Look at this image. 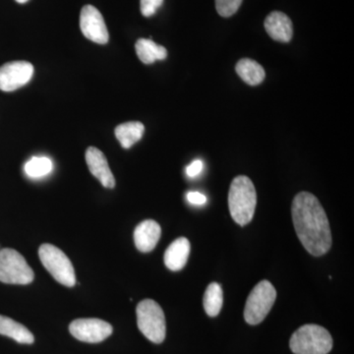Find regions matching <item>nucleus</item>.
<instances>
[{"instance_id":"nucleus-5","label":"nucleus","mask_w":354,"mask_h":354,"mask_svg":"<svg viewBox=\"0 0 354 354\" xmlns=\"http://www.w3.org/2000/svg\"><path fill=\"white\" fill-rule=\"evenodd\" d=\"M277 290L269 281L256 285L247 298L244 319L249 325H259L265 320L276 301Z\"/></svg>"},{"instance_id":"nucleus-12","label":"nucleus","mask_w":354,"mask_h":354,"mask_svg":"<svg viewBox=\"0 0 354 354\" xmlns=\"http://www.w3.org/2000/svg\"><path fill=\"white\" fill-rule=\"evenodd\" d=\"M162 235V228L156 221L146 220L140 223L134 230V242L141 252L148 253L155 249Z\"/></svg>"},{"instance_id":"nucleus-21","label":"nucleus","mask_w":354,"mask_h":354,"mask_svg":"<svg viewBox=\"0 0 354 354\" xmlns=\"http://www.w3.org/2000/svg\"><path fill=\"white\" fill-rule=\"evenodd\" d=\"M243 0H216V9L221 17L228 18L239 11Z\"/></svg>"},{"instance_id":"nucleus-3","label":"nucleus","mask_w":354,"mask_h":354,"mask_svg":"<svg viewBox=\"0 0 354 354\" xmlns=\"http://www.w3.org/2000/svg\"><path fill=\"white\" fill-rule=\"evenodd\" d=\"M290 348L295 354H328L333 348V337L325 328L307 324L291 335Z\"/></svg>"},{"instance_id":"nucleus-2","label":"nucleus","mask_w":354,"mask_h":354,"mask_svg":"<svg viewBox=\"0 0 354 354\" xmlns=\"http://www.w3.org/2000/svg\"><path fill=\"white\" fill-rule=\"evenodd\" d=\"M257 205V193L251 179L245 176L235 177L230 184L228 207L230 216L241 227L252 221Z\"/></svg>"},{"instance_id":"nucleus-23","label":"nucleus","mask_w":354,"mask_h":354,"mask_svg":"<svg viewBox=\"0 0 354 354\" xmlns=\"http://www.w3.org/2000/svg\"><path fill=\"white\" fill-rule=\"evenodd\" d=\"M203 167H204V162H203V160H195L194 162H191V164L186 167V174L191 177V178H194V177H196L201 174Z\"/></svg>"},{"instance_id":"nucleus-8","label":"nucleus","mask_w":354,"mask_h":354,"mask_svg":"<svg viewBox=\"0 0 354 354\" xmlns=\"http://www.w3.org/2000/svg\"><path fill=\"white\" fill-rule=\"evenodd\" d=\"M70 334L78 341L97 344L113 334V326L97 318L77 319L69 325Z\"/></svg>"},{"instance_id":"nucleus-13","label":"nucleus","mask_w":354,"mask_h":354,"mask_svg":"<svg viewBox=\"0 0 354 354\" xmlns=\"http://www.w3.org/2000/svg\"><path fill=\"white\" fill-rule=\"evenodd\" d=\"M265 29L274 41L288 43L292 39L293 27L290 18L285 13L274 11L266 18Z\"/></svg>"},{"instance_id":"nucleus-10","label":"nucleus","mask_w":354,"mask_h":354,"mask_svg":"<svg viewBox=\"0 0 354 354\" xmlns=\"http://www.w3.org/2000/svg\"><path fill=\"white\" fill-rule=\"evenodd\" d=\"M80 28L84 36L99 44H106L109 39L108 28L102 13L93 6H85L81 10Z\"/></svg>"},{"instance_id":"nucleus-24","label":"nucleus","mask_w":354,"mask_h":354,"mask_svg":"<svg viewBox=\"0 0 354 354\" xmlns=\"http://www.w3.org/2000/svg\"><path fill=\"white\" fill-rule=\"evenodd\" d=\"M186 198H187V201L190 204L196 205V206H203L207 203V197L202 193L198 192V191H190L186 195Z\"/></svg>"},{"instance_id":"nucleus-20","label":"nucleus","mask_w":354,"mask_h":354,"mask_svg":"<svg viewBox=\"0 0 354 354\" xmlns=\"http://www.w3.org/2000/svg\"><path fill=\"white\" fill-rule=\"evenodd\" d=\"M53 162L46 157H34L26 162L25 172L31 178H39L48 176L53 171Z\"/></svg>"},{"instance_id":"nucleus-9","label":"nucleus","mask_w":354,"mask_h":354,"mask_svg":"<svg viewBox=\"0 0 354 354\" xmlns=\"http://www.w3.org/2000/svg\"><path fill=\"white\" fill-rule=\"evenodd\" d=\"M34 66L28 62H11L0 67V90L13 92L30 82Z\"/></svg>"},{"instance_id":"nucleus-1","label":"nucleus","mask_w":354,"mask_h":354,"mask_svg":"<svg viewBox=\"0 0 354 354\" xmlns=\"http://www.w3.org/2000/svg\"><path fill=\"white\" fill-rule=\"evenodd\" d=\"M293 225L300 242L311 255H325L332 247V232L325 209L309 192L298 193L291 206Z\"/></svg>"},{"instance_id":"nucleus-4","label":"nucleus","mask_w":354,"mask_h":354,"mask_svg":"<svg viewBox=\"0 0 354 354\" xmlns=\"http://www.w3.org/2000/svg\"><path fill=\"white\" fill-rule=\"evenodd\" d=\"M137 325L142 334L153 344H162L167 335V324L162 307L153 299H144L136 308Z\"/></svg>"},{"instance_id":"nucleus-19","label":"nucleus","mask_w":354,"mask_h":354,"mask_svg":"<svg viewBox=\"0 0 354 354\" xmlns=\"http://www.w3.org/2000/svg\"><path fill=\"white\" fill-rule=\"evenodd\" d=\"M203 304L205 311L209 317H216L220 314L223 304V292L220 283H209L205 291Z\"/></svg>"},{"instance_id":"nucleus-15","label":"nucleus","mask_w":354,"mask_h":354,"mask_svg":"<svg viewBox=\"0 0 354 354\" xmlns=\"http://www.w3.org/2000/svg\"><path fill=\"white\" fill-rule=\"evenodd\" d=\"M0 335L11 337L19 344H32L35 342L34 335L25 326L2 315H0Z\"/></svg>"},{"instance_id":"nucleus-17","label":"nucleus","mask_w":354,"mask_h":354,"mask_svg":"<svg viewBox=\"0 0 354 354\" xmlns=\"http://www.w3.org/2000/svg\"><path fill=\"white\" fill-rule=\"evenodd\" d=\"M236 73L242 80L250 86H257L264 81L266 73L262 65L250 58H243L235 66Z\"/></svg>"},{"instance_id":"nucleus-11","label":"nucleus","mask_w":354,"mask_h":354,"mask_svg":"<svg viewBox=\"0 0 354 354\" xmlns=\"http://www.w3.org/2000/svg\"><path fill=\"white\" fill-rule=\"evenodd\" d=\"M86 162H87L88 169H90L91 174L99 179L100 183L104 187L113 189L115 186V179L109 165L106 156L102 153V151L95 147H90L86 151Z\"/></svg>"},{"instance_id":"nucleus-6","label":"nucleus","mask_w":354,"mask_h":354,"mask_svg":"<svg viewBox=\"0 0 354 354\" xmlns=\"http://www.w3.org/2000/svg\"><path fill=\"white\" fill-rule=\"evenodd\" d=\"M41 264L50 272L55 281L68 288L75 286L76 277L69 258L57 246L44 243L39 249Z\"/></svg>"},{"instance_id":"nucleus-14","label":"nucleus","mask_w":354,"mask_h":354,"mask_svg":"<svg viewBox=\"0 0 354 354\" xmlns=\"http://www.w3.org/2000/svg\"><path fill=\"white\" fill-rule=\"evenodd\" d=\"M190 242L185 237H179L167 247L165 253V264L172 272L180 271L187 264L190 254Z\"/></svg>"},{"instance_id":"nucleus-7","label":"nucleus","mask_w":354,"mask_h":354,"mask_svg":"<svg viewBox=\"0 0 354 354\" xmlns=\"http://www.w3.org/2000/svg\"><path fill=\"white\" fill-rule=\"evenodd\" d=\"M35 279L34 271L18 251L0 250V281L9 285H29Z\"/></svg>"},{"instance_id":"nucleus-25","label":"nucleus","mask_w":354,"mask_h":354,"mask_svg":"<svg viewBox=\"0 0 354 354\" xmlns=\"http://www.w3.org/2000/svg\"><path fill=\"white\" fill-rule=\"evenodd\" d=\"M18 3H26V2L29 1V0H16Z\"/></svg>"},{"instance_id":"nucleus-18","label":"nucleus","mask_w":354,"mask_h":354,"mask_svg":"<svg viewBox=\"0 0 354 354\" xmlns=\"http://www.w3.org/2000/svg\"><path fill=\"white\" fill-rule=\"evenodd\" d=\"M145 132V127L139 121L122 123L115 128V137L124 149L131 148L141 140Z\"/></svg>"},{"instance_id":"nucleus-16","label":"nucleus","mask_w":354,"mask_h":354,"mask_svg":"<svg viewBox=\"0 0 354 354\" xmlns=\"http://www.w3.org/2000/svg\"><path fill=\"white\" fill-rule=\"evenodd\" d=\"M137 55L143 64H152L157 60H164L167 57L165 46L156 44L150 39H139L135 44Z\"/></svg>"},{"instance_id":"nucleus-22","label":"nucleus","mask_w":354,"mask_h":354,"mask_svg":"<svg viewBox=\"0 0 354 354\" xmlns=\"http://www.w3.org/2000/svg\"><path fill=\"white\" fill-rule=\"evenodd\" d=\"M162 2L164 0H141L140 8H141L142 15L145 17H151L162 6Z\"/></svg>"}]
</instances>
